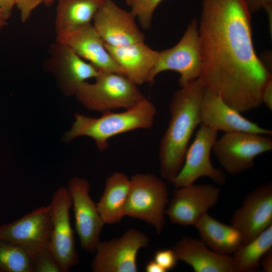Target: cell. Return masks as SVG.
Returning a JSON list of instances; mask_svg holds the SVG:
<instances>
[{
    "label": "cell",
    "instance_id": "37",
    "mask_svg": "<svg viewBox=\"0 0 272 272\" xmlns=\"http://www.w3.org/2000/svg\"><path fill=\"white\" fill-rule=\"evenodd\" d=\"M133 1L134 0H125L126 4L129 7H130Z\"/></svg>",
    "mask_w": 272,
    "mask_h": 272
},
{
    "label": "cell",
    "instance_id": "15",
    "mask_svg": "<svg viewBox=\"0 0 272 272\" xmlns=\"http://www.w3.org/2000/svg\"><path fill=\"white\" fill-rule=\"evenodd\" d=\"M131 11L106 0L95 14L93 26L107 45L119 47L144 42L145 37L135 23Z\"/></svg>",
    "mask_w": 272,
    "mask_h": 272
},
{
    "label": "cell",
    "instance_id": "6",
    "mask_svg": "<svg viewBox=\"0 0 272 272\" xmlns=\"http://www.w3.org/2000/svg\"><path fill=\"white\" fill-rule=\"evenodd\" d=\"M271 135L246 132L225 133L213 150L223 168L236 175L253 167L256 157L272 150Z\"/></svg>",
    "mask_w": 272,
    "mask_h": 272
},
{
    "label": "cell",
    "instance_id": "26",
    "mask_svg": "<svg viewBox=\"0 0 272 272\" xmlns=\"http://www.w3.org/2000/svg\"><path fill=\"white\" fill-rule=\"evenodd\" d=\"M31 258L32 272H64L48 248L36 253Z\"/></svg>",
    "mask_w": 272,
    "mask_h": 272
},
{
    "label": "cell",
    "instance_id": "16",
    "mask_svg": "<svg viewBox=\"0 0 272 272\" xmlns=\"http://www.w3.org/2000/svg\"><path fill=\"white\" fill-rule=\"evenodd\" d=\"M48 50L47 68L55 76L66 95H75L82 83L95 79L101 73L71 48L56 40L50 44Z\"/></svg>",
    "mask_w": 272,
    "mask_h": 272
},
{
    "label": "cell",
    "instance_id": "25",
    "mask_svg": "<svg viewBox=\"0 0 272 272\" xmlns=\"http://www.w3.org/2000/svg\"><path fill=\"white\" fill-rule=\"evenodd\" d=\"M0 272H32L30 255L22 247L0 240Z\"/></svg>",
    "mask_w": 272,
    "mask_h": 272
},
{
    "label": "cell",
    "instance_id": "34",
    "mask_svg": "<svg viewBox=\"0 0 272 272\" xmlns=\"http://www.w3.org/2000/svg\"><path fill=\"white\" fill-rule=\"evenodd\" d=\"M145 270L146 272H166V271L154 260H151L147 262L145 266Z\"/></svg>",
    "mask_w": 272,
    "mask_h": 272
},
{
    "label": "cell",
    "instance_id": "9",
    "mask_svg": "<svg viewBox=\"0 0 272 272\" xmlns=\"http://www.w3.org/2000/svg\"><path fill=\"white\" fill-rule=\"evenodd\" d=\"M218 132L200 124L193 142L188 147L183 166L171 182L175 188L192 184L202 177H207L219 185L225 183L224 171L215 167L211 160Z\"/></svg>",
    "mask_w": 272,
    "mask_h": 272
},
{
    "label": "cell",
    "instance_id": "31",
    "mask_svg": "<svg viewBox=\"0 0 272 272\" xmlns=\"http://www.w3.org/2000/svg\"><path fill=\"white\" fill-rule=\"evenodd\" d=\"M262 104L270 111L272 110V79L265 86L262 94Z\"/></svg>",
    "mask_w": 272,
    "mask_h": 272
},
{
    "label": "cell",
    "instance_id": "30",
    "mask_svg": "<svg viewBox=\"0 0 272 272\" xmlns=\"http://www.w3.org/2000/svg\"><path fill=\"white\" fill-rule=\"evenodd\" d=\"M251 14L263 9L268 14L271 26L272 0H243Z\"/></svg>",
    "mask_w": 272,
    "mask_h": 272
},
{
    "label": "cell",
    "instance_id": "3",
    "mask_svg": "<svg viewBox=\"0 0 272 272\" xmlns=\"http://www.w3.org/2000/svg\"><path fill=\"white\" fill-rule=\"evenodd\" d=\"M154 104L146 98L124 111L102 112L99 117L76 113L75 121L65 140L71 141L80 137H88L95 142L98 149H108L109 140L118 134L134 130L151 128L157 114Z\"/></svg>",
    "mask_w": 272,
    "mask_h": 272
},
{
    "label": "cell",
    "instance_id": "22",
    "mask_svg": "<svg viewBox=\"0 0 272 272\" xmlns=\"http://www.w3.org/2000/svg\"><path fill=\"white\" fill-rule=\"evenodd\" d=\"M130 184V178L120 172H115L106 178L103 192L96 203L105 224L119 223L125 216L124 207Z\"/></svg>",
    "mask_w": 272,
    "mask_h": 272
},
{
    "label": "cell",
    "instance_id": "29",
    "mask_svg": "<svg viewBox=\"0 0 272 272\" xmlns=\"http://www.w3.org/2000/svg\"><path fill=\"white\" fill-rule=\"evenodd\" d=\"M44 0H16V5L20 12L22 22L24 23L30 18L32 12Z\"/></svg>",
    "mask_w": 272,
    "mask_h": 272
},
{
    "label": "cell",
    "instance_id": "19",
    "mask_svg": "<svg viewBox=\"0 0 272 272\" xmlns=\"http://www.w3.org/2000/svg\"><path fill=\"white\" fill-rule=\"evenodd\" d=\"M104 45L123 75L137 85L150 83L159 51L152 49L145 42L119 47Z\"/></svg>",
    "mask_w": 272,
    "mask_h": 272
},
{
    "label": "cell",
    "instance_id": "5",
    "mask_svg": "<svg viewBox=\"0 0 272 272\" xmlns=\"http://www.w3.org/2000/svg\"><path fill=\"white\" fill-rule=\"evenodd\" d=\"M124 214L153 226L160 234L166 224L168 192L165 183L152 173H137L130 178Z\"/></svg>",
    "mask_w": 272,
    "mask_h": 272
},
{
    "label": "cell",
    "instance_id": "10",
    "mask_svg": "<svg viewBox=\"0 0 272 272\" xmlns=\"http://www.w3.org/2000/svg\"><path fill=\"white\" fill-rule=\"evenodd\" d=\"M52 227L50 206H41L15 221L0 226V240L22 247L31 257L48 248Z\"/></svg>",
    "mask_w": 272,
    "mask_h": 272
},
{
    "label": "cell",
    "instance_id": "23",
    "mask_svg": "<svg viewBox=\"0 0 272 272\" xmlns=\"http://www.w3.org/2000/svg\"><path fill=\"white\" fill-rule=\"evenodd\" d=\"M106 0H58L55 31L59 36L91 24Z\"/></svg>",
    "mask_w": 272,
    "mask_h": 272
},
{
    "label": "cell",
    "instance_id": "33",
    "mask_svg": "<svg viewBox=\"0 0 272 272\" xmlns=\"http://www.w3.org/2000/svg\"><path fill=\"white\" fill-rule=\"evenodd\" d=\"M15 5L16 0H0V9L7 20L10 17Z\"/></svg>",
    "mask_w": 272,
    "mask_h": 272
},
{
    "label": "cell",
    "instance_id": "18",
    "mask_svg": "<svg viewBox=\"0 0 272 272\" xmlns=\"http://www.w3.org/2000/svg\"><path fill=\"white\" fill-rule=\"evenodd\" d=\"M56 40L71 48L99 72H114L123 75L91 23L56 36Z\"/></svg>",
    "mask_w": 272,
    "mask_h": 272
},
{
    "label": "cell",
    "instance_id": "17",
    "mask_svg": "<svg viewBox=\"0 0 272 272\" xmlns=\"http://www.w3.org/2000/svg\"><path fill=\"white\" fill-rule=\"evenodd\" d=\"M201 124L224 133L246 132L271 135V130L244 117L219 96L205 89L199 105Z\"/></svg>",
    "mask_w": 272,
    "mask_h": 272
},
{
    "label": "cell",
    "instance_id": "35",
    "mask_svg": "<svg viewBox=\"0 0 272 272\" xmlns=\"http://www.w3.org/2000/svg\"><path fill=\"white\" fill-rule=\"evenodd\" d=\"M7 20L2 10L0 9V31L7 25Z\"/></svg>",
    "mask_w": 272,
    "mask_h": 272
},
{
    "label": "cell",
    "instance_id": "32",
    "mask_svg": "<svg viewBox=\"0 0 272 272\" xmlns=\"http://www.w3.org/2000/svg\"><path fill=\"white\" fill-rule=\"evenodd\" d=\"M259 264L265 272L272 271V250L271 248L265 253L260 259Z\"/></svg>",
    "mask_w": 272,
    "mask_h": 272
},
{
    "label": "cell",
    "instance_id": "4",
    "mask_svg": "<svg viewBox=\"0 0 272 272\" xmlns=\"http://www.w3.org/2000/svg\"><path fill=\"white\" fill-rule=\"evenodd\" d=\"M137 85L123 75L101 72L95 82L82 83L75 95L86 108L104 112L130 108L145 98Z\"/></svg>",
    "mask_w": 272,
    "mask_h": 272
},
{
    "label": "cell",
    "instance_id": "11",
    "mask_svg": "<svg viewBox=\"0 0 272 272\" xmlns=\"http://www.w3.org/2000/svg\"><path fill=\"white\" fill-rule=\"evenodd\" d=\"M50 206L52 227L48 249L64 272H67L79 261L70 222L72 200L68 188H58L53 194Z\"/></svg>",
    "mask_w": 272,
    "mask_h": 272
},
{
    "label": "cell",
    "instance_id": "12",
    "mask_svg": "<svg viewBox=\"0 0 272 272\" xmlns=\"http://www.w3.org/2000/svg\"><path fill=\"white\" fill-rule=\"evenodd\" d=\"M72 200L75 229L82 248L95 253L101 241L100 234L105 224L95 203L89 195L90 184L84 178L74 177L68 183Z\"/></svg>",
    "mask_w": 272,
    "mask_h": 272
},
{
    "label": "cell",
    "instance_id": "13",
    "mask_svg": "<svg viewBox=\"0 0 272 272\" xmlns=\"http://www.w3.org/2000/svg\"><path fill=\"white\" fill-rule=\"evenodd\" d=\"M220 189L211 184H194L176 188L165 214L170 222L194 226L218 202Z\"/></svg>",
    "mask_w": 272,
    "mask_h": 272
},
{
    "label": "cell",
    "instance_id": "2",
    "mask_svg": "<svg viewBox=\"0 0 272 272\" xmlns=\"http://www.w3.org/2000/svg\"><path fill=\"white\" fill-rule=\"evenodd\" d=\"M205 90L197 79L181 87L172 96L170 121L159 148L161 176L171 183L183 166L195 129L201 124L199 105Z\"/></svg>",
    "mask_w": 272,
    "mask_h": 272
},
{
    "label": "cell",
    "instance_id": "20",
    "mask_svg": "<svg viewBox=\"0 0 272 272\" xmlns=\"http://www.w3.org/2000/svg\"><path fill=\"white\" fill-rule=\"evenodd\" d=\"M173 249L178 260L186 263L195 272H237L233 257L210 250L201 240L184 237Z\"/></svg>",
    "mask_w": 272,
    "mask_h": 272
},
{
    "label": "cell",
    "instance_id": "8",
    "mask_svg": "<svg viewBox=\"0 0 272 272\" xmlns=\"http://www.w3.org/2000/svg\"><path fill=\"white\" fill-rule=\"evenodd\" d=\"M150 239L135 229L127 230L120 237L100 241L91 263L94 272H137V255L149 246Z\"/></svg>",
    "mask_w": 272,
    "mask_h": 272
},
{
    "label": "cell",
    "instance_id": "7",
    "mask_svg": "<svg viewBox=\"0 0 272 272\" xmlns=\"http://www.w3.org/2000/svg\"><path fill=\"white\" fill-rule=\"evenodd\" d=\"M202 69L198 23L193 19L182 37L172 47L159 51L158 61L152 72L150 83L165 71L179 74L181 87L199 79Z\"/></svg>",
    "mask_w": 272,
    "mask_h": 272
},
{
    "label": "cell",
    "instance_id": "28",
    "mask_svg": "<svg viewBox=\"0 0 272 272\" xmlns=\"http://www.w3.org/2000/svg\"><path fill=\"white\" fill-rule=\"evenodd\" d=\"M154 260L166 271L174 268L176 266L178 261L173 249H162L157 250L154 255Z\"/></svg>",
    "mask_w": 272,
    "mask_h": 272
},
{
    "label": "cell",
    "instance_id": "21",
    "mask_svg": "<svg viewBox=\"0 0 272 272\" xmlns=\"http://www.w3.org/2000/svg\"><path fill=\"white\" fill-rule=\"evenodd\" d=\"M194 226L201 240L216 252L225 255L234 254L243 244L242 235L236 228L217 220L208 213Z\"/></svg>",
    "mask_w": 272,
    "mask_h": 272
},
{
    "label": "cell",
    "instance_id": "36",
    "mask_svg": "<svg viewBox=\"0 0 272 272\" xmlns=\"http://www.w3.org/2000/svg\"><path fill=\"white\" fill-rule=\"evenodd\" d=\"M55 0H44V3L47 6H50Z\"/></svg>",
    "mask_w": 272,
    "mask_h": 272
},
{
    "label": "cell",
    "instance_id": "27",
    "mask_svg": "<svg viewBox=\"0 0 272 272\" xmlns=\"http://www.w3.org/2000/svg\"><path fill=\"white\" fill-rule=\"evenodd\" d=\"M162 1L134 0L130 6V11L138 18L143 29L150 28L154 12Z\"/></svg>",
    "mask_w": 272,
    "mask_h": 272
},
{
    "label": "cell",
    "instance_id": "24",
    "mask_svg": "<svg viewBox=\"0 0 272 272\" xmlns=\"http://www.w3.org/2000/svg\"><path fill=\"white\" fill-rule=\"evenodd\" d=\"M272 247V225L234 253L237 272L254 271L260 266L262 255Z\"/></svg>",
    "mask_w": 272,
    "mask_h": 272
},
{
    "label": "cell",
    "instance_id": "1",
    "mask_svg": "<svg viewBox=\"0 0 272 272\" xmlns=\"http://www.w3.org/2000/svg\"><path fill=\"white\" fill-rule=\"evenodd\" d=\"M251 15L243 0H203L198 22L199 79L241 114L262 104L263 90L272 79L255 52Z\"/></svg>",
    "mask_w": 272,
    "mask_h": 272
},
{
    "label": "cell",
    "instance_id": "14",
    "mask_svg": "<svg viewBox=\"0 0 272 272\" xmlns=\"http://www.w3.org/2000/svg\"><path fill=\"white\" fill-rule=\"evenodd\" d=\"M231 223L241 233L242 244L253 240L271 226V182L261 184L247 194L241 206L234 212Z\"/></svg>",
    "mask_w": 272,
    "mask_h": 272
}]
</instances>
